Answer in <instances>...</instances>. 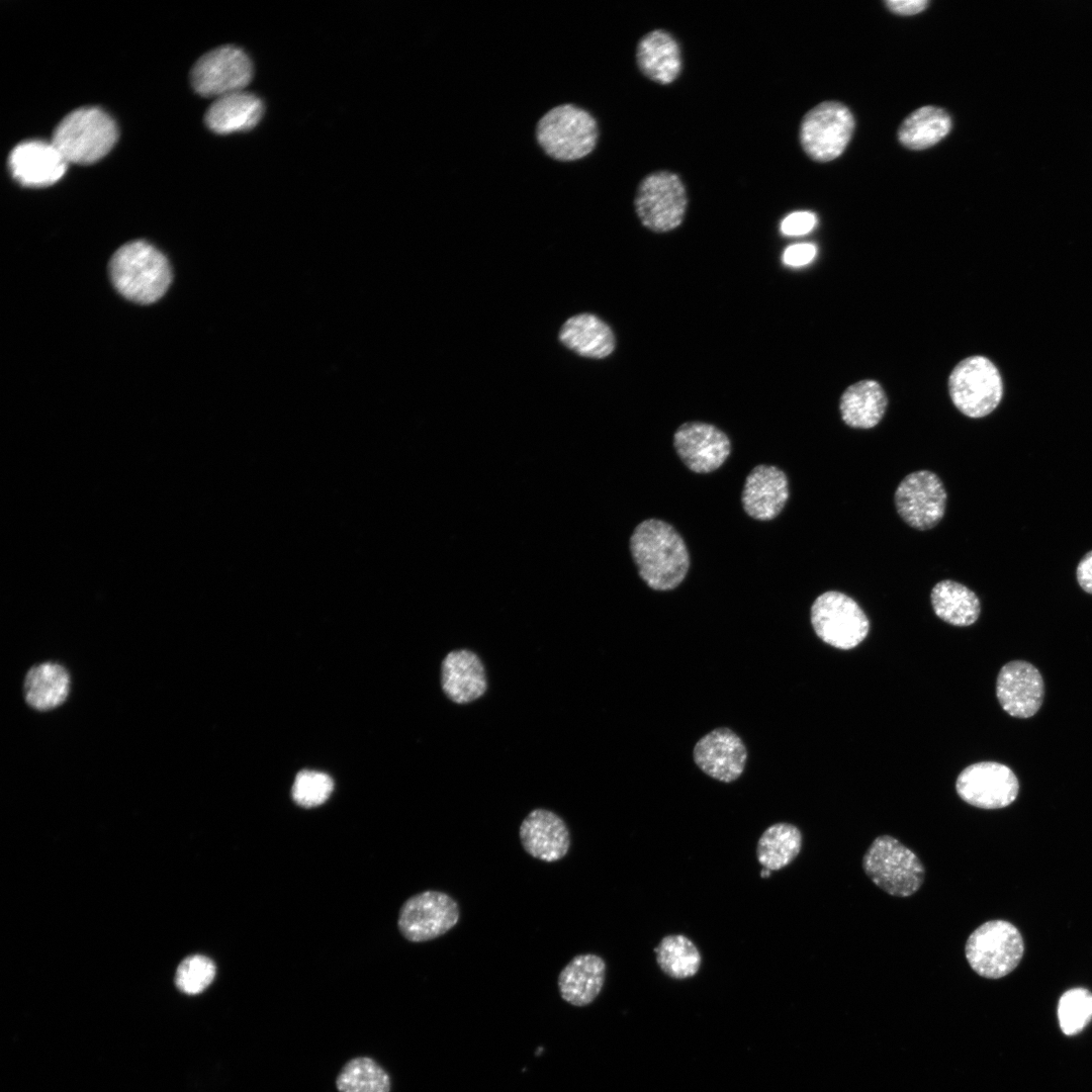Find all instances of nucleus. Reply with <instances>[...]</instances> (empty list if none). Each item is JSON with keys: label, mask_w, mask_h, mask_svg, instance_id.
<instances>
[{"label": "nucleus", "mask_w": 1092, "mask_h": 1092, "mask_svg": "<svg viewBox=\"0 0 1092 1092\" xmlns=\"http://www.w3.org/2000/svg\"><path fill=\"white\" fill-rule=\"evenodd\" d=\"M630 550L640 577L652 589H673L688 573L687 545L664 521L647 519L636 526L630 538Z\"/></svg>", "instance_id": "f257e3e1"}, {"label": "nucleus", "mask_w": 1092, "mask_h": 1092, "mask_svg": "<svg viewBox=\"0 0 1092 1092\" xmlns=\"http://www.w3.org/2000/svg\"><path fill=\"white\" fill-rule=\"evenodd\" d=\"M109 276L123 297L140 304L160 299L172 280L168 259L146 241L129 242L116 250L109 262Z\"/></svg>", "instance_id": "f03ea898"}, {"label": "nucleus", "mask_w": 1092, "mask_h": 1092, "mask_svg": "<svg viewBox=\"0 0 1092 1092\" xmlns=\"http://www.w3.org/2000/svg\"><path fill=\"white\" fill-rule=\"evenodd\" d=\"M538 145L551 159L574 162L590 154L598 143L596 118L571 103L555 105L538 120L535 129Z\"/></svg>", "instance_id": "7ed1b4c3"}, {"label": "nucleus", "mask_w": 1092, "mask_h": 1092, "mask_svg": "<svg viewBox=\"0 0 1092 1092\" xmlns=\"http://www.w3.org/2000/svg\"><path fill=\"white\" fill-rule=\"evenodd\" d=\"M117 126L98 107H81L67 114L54 130L52 142L68 163L91 164L115 145Z\"/></svg>", "instance_id": "20e7f679"}, {"label": "nucleus", "mask_w": 1092, "mask_h": 1092, "mask_svg": "<svg viewBox=\"0 0 1092 1092\" xmlns=\"http://www.w3.org/2000/svg\"><path fill=\"white\" fill-rule=\"evenodd\" d=\"M862 869L881 890L895 897L915 894L924 882L925 869L919 857L897 838L880 835L862 857Z\"/></svg>", "instance_id": "39448f33"}, {"label": "nucleus", "mask_w": 1092, "mask_h": 1092, "mask_svg": "<svg viewBox=\"0 0 1092 1092\" xmlns=\"http://www.w3.org/2000/svg\"><path fill=\"white\" fill-rule=\"evenodd\" d=\"M1024 952L1021 933L1011 922L996 919L977 927L968 937L965 954L979 976L999 979L1010 974Z\"/></svg>", "instance_id": "423d86ee"}, {"label": "nucleus", "mask_w": 1092, "mask_h": 1092, "mask_svg": "<svg viewBox=\"0 0 1092 1092\" xmlns=\"http://www.w3.org/2000/svg\"><path fill=\"white\" fill-rule=\"evenodd\" d=\"M948 390L961 413L979 419L998 406L1003 395V384L997 367L988 358L971 356L951 371Z\"/></svg>", "instance_id": "0eeeda50"}, {"label": "nucleus", "mask_w": 1092, "mask_h": 1092, "mask_svg": "<svg viewBox=\"0 0 1092 1092\" xmlns=\"http://www.w3.org/2000/svg\"><path fill=\"white\" fill-rule=\"evenodd\" d=\"M688 205L684 182L673 172L657 171L639 183L634 206L642 224L656 233L669 232L684 220Z\"/></svg>", "instance_id": "6e6552de"}, {"label": "nucleus", "mask_w": 1092, "mask_h": 1092, "mask_svg": "<svg viewBox=\"0 0 1092 1092\" xmlns=\"http://www.w3.org/2000/svg\"><path fill=\"white\" fill-rule=\"evenodd\" d=\"M811 623L822 641L844 650L857 646L870 629L869 619L858 604L837 590L817 597L811 607Z\"/></svg>", "instance_id": "1a4fd4ad"}, {"label": "nucleus", "mask_w": 1092, "mask_h": 1092, "mask_svg": "<svg viewBox=\"0 0 1092 1092\" xmlns=\"http://www.w3.org/2000/svg\"><path fill=\"white\" fill-rule=\"evenodd\" d=\"M854 129V118L842 103L825 101L808 111L800 126V142L814 161L828 162L845 150Z\"/></svg>", "instance_id": "9d476101"}, {"label": "nucleus", "mask_w": 1092, "mask_h": 1092, "mask_svg": "<svg viewBox=\"0 0 1092 1092\" xmlns=\"http://www.w3.org/2000/svg\"><path fill=\"white\" fill-rule=\"evenodd\" d=\"M459 918V905L452 896L427 890L410 897L402 904L397 926L408 941L425 942L449 932Z\"/></svg>", "instance_id": "9b49d317"}, {"label": "nucleus", "mask_w": 1092, "mask_h": 1092, "mask_svg": "<svg viewBox=\"0 0 1092 1092\" xmlns=\"http://www.w3.org/2000/svg\"><path fill=\"white\" fill-rule=\"evenodd\" d=\"M253 77L249 56L235 46H222L209 51L194 64L190 72L193 89L201 96L215 99L244 90Z\"/></svg>", "instance_id": "f8f14e48"}, {"label": "nucleus", "mask_w": 1092, "mask_h": 1092, "mask_svg": "<svg viewBox=\"0 0 1092 1092\" xmlns=\"http://www.w3.org/2000/svg\"><path fill=\"white\" fill-rule=\"evenodd\" d=\"M946 491L940 478L930 470H917L898 484L894 500L897 513L910 527L925 531L943 518Z\"/></svg>", "instance_id": "ddd939ff"}, {"label": "nucleus", "mask_w": 1092, "mask_h": 1092, "mask_svg": "<svg viewBox=\"0 0 1092 1092\" xmlns=\"http://www.w3.org/2000/svg\"><path fill=\"white\" fill-rule=\"evenodd\" d=\"M956 790L966 803L981 809H1000L1016 799L1019 783L1008 766L982 761L967 766L959 775Z\"/></svg>", "instance_id": "4468645a"}, {"label": "nucleus", "mask_w": 1092, "mask_h": 1092, "mask_svg": "<svg viewBox=\"0 0 1092 1092\" xmlns=\"http://www.w3.org/2000/svg\"><path fill=\"white\" fill-rule=\"evenodd\" d=\"M674 449L685 465L696 473H710L726 461L731 445L728 436L703 422H688L673 435Z\"/></svg>", "instance_id": "2eb2a0df"}, {"label": "nucleus", "mask_w": 1092, "mask_h": 1092, "mask_svg": "<svg viewBox=\"0 0 1092 1092\" xmlns=\"http://www.w3.org/2000/svg\"><path fill=\"white\" fill-rule=\"evenodd\" d=\"M1043 680L1035 666L1023 660L1003 665L996 682V695L1005 712L1016 718H1029L1040 708Z\"/></svg>", "instance_id": "dca6fc26"}, {"label": "nucleus", "mask_w": 1092, "mask_h": 1092, "mask_svg": "<svg viewBox=\"0 0 1092 1092\" xmlns=\"http://www.w3.org/2000/svg\"><path fill=\"white\" fill-rule=\"evenodd\" d=\"M440 687L453 704L467 705L481 699L487 689L483 661L469 648L448 651L440 663Z\"/></svg>", "instance_id": "f3484780"}, {"label": "nucleus", "mask_w": 1092, "mask_h": 1092, "mask_svg": "<svg viewBox=\"0 0 1092 1092\" xmlns=\"http://www.w3.org/2000/svg\"><path fill=\"white\" fill-rule=\"evenodd\" d=\"M694 760L709 777L731 783L743 772L747 751L741 738L729 728H717L695 745Z\"/></svg>", "instance_id": "a211bd4d"}, {"label": "nucleus", "mask_w": 1092, "mask_h": 1092, "mask_svg": "<svg viewBox=\"0 0 1092 1092\" xmlns=\"http://www.w3.org/2000/svg\"><path fill=\"white\" fill-rule=\"evenodd\" d=\"M15 180L28 187H44L59 181L68 162L53 142L25 141L11 151L8 158Z\"/></svg>", "instance_id": "6ab92c4d"}, {"label": "nucleus", "mask_w": 1092, "mask_h": 1092, "mask_svg": "<svg viewBox=\"0 0 1092 1092\" xmlns=\"http://www.w3.org/2000/svg\"><path fill=\"white\" fill-rule=\"evenodd\" d=\"M519 837L529 855L545 862L562 859L571 844L565 821L545 808H536L527 814L521 822Z\"/></svg>", "instance_id": "aec40b11"}, {"label": "nucleus", "mask_w": 1092, "mask_h": 1092, "mask_svg": "<svg viewBox=\"0 0 1092 1092\" xmlns=\"http://www.w3.org/2000/svg\"><path fill=\"white\" fill-rule=\"evenodd\" d=\"M789 494L785 472L777 466L760 464L746 476L741 502L749 517L768 521L783 511Z\"/></svg>", "instance_id": "412c9836"}, {"label": "nucleus", "mask_w": 1092, "mask_h": 1092, "mask_svg": "<svg viewBox=\"0 0 1092 1092\" xmlns=\"http://www.w3.org/2000/svg\"><path fill=\"white\" fill-rule=\"evenodd\" d=\"M606 972V962L599 954L575 956L558 975L557 985L560 997L575 1007L589 1005L603 990Z\"/></svg>", "instance_id": "4be33fe9"}, {"label": "nucleus", "mask_w": 1092, "mask_h": 1092, "mask_svg": "<svg viewBox=\"0 0 1092 1092\" xmlns=\"http://www.w3.org/2000/svg\"><path fill=\"white\" fill-rule=\"evenodd\" d=\"M636 61L640 71L650 80L669 84L681 70L680 49L676 39L666 30L647 32L638 41Z\"/></svg>", "instance_id": "5701e85b"}, {"label": "nucleus", "mask_w": 1092, "mask_h": 1092, "mask_svg": "<svg viewBox=\"0 0 1092 1092\" xmlns=\"http://www.w3.org/2000/svg\"><path fill=\"white\" fill-rule=\"evenodd\" d=\"M264 112L262 100L245 90L216 98L208 107L204 120L216 133H231L255 127Z\"/></svg>", "instance_id": "b1692460"}, {"label": "nucleus", "mask_w": 1092, "mask_h": 1092, "mask_svg": "<svg viewBox=\"0 0 1092 1092\" xmlns=\"http://www.w3.org/2000/svg\"><path fill=\"white\" fill-rule=\"evenodd\" d=\"M71 689V676L62 663L44 661L32 665L25 673L23 695L25 703L38 712L61 706Z\"/></svg>", "instance_id": "393cba45"}, {"label": "nucleus", "mask_w": 1092, "mask_h": 1092, "mask_svg": "<svg viewBox=\"0 0 1092 1092\" xmlns=\"http://www.w3.org/2000/svg\"><path fill=\"white\" fill-rule=\"evenodd\" d=\"M561 343L580 356L605 358L615 348L611 328L590 313L576 314L568 318L559 333Z\"/></svg>", "instance_id": "a878e982"}, {"label": "nucleus", "mask_w": 1092, "mask_h": 1092, "mask_svg": "<svg viewBox=\"0 0 1092 1092\" xmlns=\"http://www.w3.org/2000/svg\"><path fill=\"white\" fill-rule=\"evenodd\" d=\"M887 395L879 382L871 379L848 386L842 393L839 410L842 421L855 429H871L883 419Z\"/></svg>", "instance_id": "bb28decb"}, {"label": "nucleus", "mask_w": 1092, "mask_h": 1092, "mask_svg": "<svg viewBox=\"0 0 1092 1092\" xmlns=\"http://www.w3.org/2000/svg\"><path fill=\"white\" fill-rule=\"evenodd\" d=\"M935 615L954 626H970L980 615V601L966 585L950 579L937 582L930 595Z\"/></svg>", "instance_id": "cd10ccee"}, {"label": "nucleus", "mask_w": 1092, "mask_h": 1092, "mask_svg": "<svg viewBox=\"0 0 1092 1092\" xmlns=\"http://www.w3.org/2000/svg\"><path fill=\"white\" fill-rule=\"evenodd\" d=\"M951 128V118L942 108L926 105L913 111L901 124L900 143L912 150L937 144Z\"/></svg>", "instance_id": "c85d7f7f"}, {"label": "nucleus", "mask_w": 1092, "mask_h": 1092, "mask_svg": "<svg viewBox=\"0 0 1092 1092\" xmlns=\"http://www.w3.org/2000/svg\"><path fill=\"white\" fill-rule=\"evenodd\" d=\"M801 848V830L791 823L780 822L763 831L757 842L756 856L763 868L779 871L790 864Z\"/></svg>", "instance_id": "c756f323"}, {"label": "nucleus", "mask_w": 1092, "mask_h": 1092, "mask_svg": "<svg viewBox=\"0 0 1092 1092\" xmlns=\"http://www.w3.org/2000/svg\"><path fill=\"white\" fill-rule=\"evenodd\" d=\"M660 970L669 978L684 980L700 970L702 956L697 945L684 934H669L654 948Z\"/></svg>", "instance_id": "7c9ffc66"}, {"label": "nucleus", "mask_w": 1092, "mask_h": 1092, "mask_svg": "<svg viewBox=\"0 0 1092 1092\" xmlns=\"http://www.w3.org/2000/svg\"><path fill=\"white\" fill-rule=\"evenodd\" d=\"M339 1092H390L386 1071L368 1057H358L345 1064L336 1079Z\"/></svg>", "instance_id": "2f4dec72"}, {"label": "nucleus", "mask_w": 1092, "mask_h": 1092, "mask_svg": "<svg viewBox=\"0 0 1092 1092\" xmlns=\"http://www.w3.org/2000/svg\"><path fill=\"white\" fill-rule=\"evenodd\" d=\"M1058 1018L1065 1034L1081 1032L1092 1019V993L1081 987L1066 991L1059 1000Z\"/></svg>", "instance_id": "473e14b6"}, {"label": "nucleus", "mask_w": 1092, "mask_h": 1092, "mask_svg": "<svg viewBox=\"0 0 1092 1092\" xmlns=\"http://www.w3.org/2000/svg\"><path fill=\"white\" fill-rule=\"evenodd\" d=\"M334 783L330 776L317 770L299 771L292 785L293 801L304 808L316 807L331 796Z\"/></svg>", "instance_id": "72a5a7b5"}, {"label": "nucleus", "mask_w": 1092, "mask_h": 1092, "mask_svg": "<svg viewBox=\"0 0 1092 1092\" xmlns=\"http://www.w3.org/2000/svg\"><path fill=\"white\" fill-rule=\"evenodd\" d=\"M215 972V965L209 958L201 954L188 957L176 971V987L188 995L199 994L212 983Z\"/></svg>", "instance_id": "f704fd0d"}, {"label": "nucleus", "mask_w": 1092, "mask_h": 1092, "mask_svg": "<svg viewBox=\"0 0 1092 1092\" xmlns=\"http://www.w3.org/2000/svg\"><path fill=\"white\" fill-rule=\"evenodd\" d=\"M817 223L815 213L811 211H795L787 215L781 222V232L786 236H803L810 233Z\"/></svg>", "instance_id": "c9c22d12"}, {"label": "nucleus", "mask_w": 1092, "mask_h": 1092, "mask_svg": "<svg viewBox=\"0 0 1092 1092\" xmlns=\"http://www.w3.org/2000/svg\"><path fill=\"white\" fill-rule=\"evenodd\" d=\"M816 253V246L810 243L791 245L784 251L783 262L791 267H801L813 261Z\"/></svg>", "instance_id": "e433bc0d"}, {"label": "nucleus", "mask_w": 1092, "mask_h": 1092, "mask_svg": "<svg viewBox=\"0 0 1092 1092\" xmlns=\"http://www.w3.org/2000/svg\"><path fill=\"white\" fill-rule=\"evenodd\" d=\"M926 0H888L886 1L887 7L894 13L901 15H913L921 12L928 5Z\"/></svg>", "instance_id": "4c0bfd02"}, {"label": "nucleus", "mask_w": 1092, "mask_h": 1092, "mask_svg": "<svg viewBox=\"0 0 1092 1092\" xmlns=\"http://www.w3.org/2000/svg\"><path fill=\"white\" fill-rule=\"evenodd\" d=\"M1076 576L1082 589L1092 594V551L1088 552L1079 562Z\"/></svg>", "instance_id": "58836bf2"}, {"label": "nucleus", "mask_w": 1092, "mask_h": 1092, "mask_svg": "<svg viewBox=\"0 0 1092 1092\" xmlns=\"http://www.w3.org/2000/svg\"><path fill=\"white\" fill-rule=\"evenodd\" d=\"M770 872H771V871H769V870H767V869L763 868V869H762V871L760 872V876H761L762 878H767V877H769V876H770Z\"/></svg>", "instance_id": "ea45409f"}]
</instances>
